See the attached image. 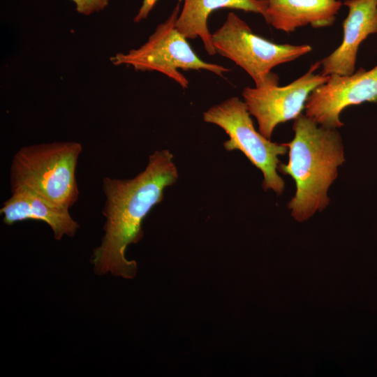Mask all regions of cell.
<instances>
[{
  "instance_id": "6da1fadb",
  "label": "cell",
  "mask_w": 377,
  "mask_h": 377,
  "mask_svg": "<svg viewBox=\"0 0 377 377\" xmlns=\"http://www.w3.org/2000/svg\"><path fill=\"white\" fill-rule=\"evenodd\" d=\"M173 158L169 150H156L145 169L133 179L103 178L105 233L91 259L96 274L110 272L127 279L135 276L137 263L128 260L125 252L129 244L142 239L144 219L163 200L165 188L177 181Z\"/></svg>"
},
{
  "instance_id": "7a4b0ae2",
  "label": "cell",
  "mask_w": 377,
  "mask_h": 377,
  "mask_svg": "<svg viewBox=\"0 0 377 377\" xmlns=\"http://www.w3.org/2000/svg\"><path fill=\"white\" fill-rule=\"evenodd\" d=\"M293 129V139L285 143L289 149L288 162L280 163L278 170L295 182L296 191L288 208L302 222L329 205L327 191L346 159L337 128L320 126L301 114L294 119Z\"/></svg>"
},
{
  "instance_id": "3957f363",
  "label": "cell",
  "mask_w": 377,
  "mask_h": 377,
  "mask_svg": "<svg viewBox=\"0 0 377 377\" xmlns=\"http://www.w3.org/2000/svg\"><path fill=\"white\" fill-rule=\"evenodd\" d=\"M82 150V145L76 142H54L20 148L10 165L11 191L25 188L70 208L79 195L75 171Z\"/></svg>"
},
{
  "instance_id": "277c9868",
  "label": "cell",
  "mask_w": 377,
  "mask_h": 377,
  "mask_svg": "<svg viewBox=\"0 0 377 377\" xmlns=\"http://www.w3.org/2000/svg\"><path fill=\"white\" fill-rule=\"evenodd\" d=\"M182 0H178L171 15L157 26L142 46L119 52L110 58L115 66H132L135 71H157L188 88V80L179 71L205 70L219 76L228 72L223 66L202 60L193 50L187 38L177 29Z\"/></svg>"
},
{
  "instance_id": "5b68a950",
  "label": "cell",
  "mask_w": 377,
  "mask_h": 377,
  "mask_svg": "<svg viewBox=\"0 0 377 377\" xmlns=\"http://www.w3.org/2000/svg\"><path fill=\"white\" fill-rule=\"evenodd\" d=\"M216 52L239 66L260 87L276 74L275 66L297 59L312 50L309 45L277 44L256 35L234 13L212 34Z\"/></svg>"
},
{
  "instance_id": "8992f818",
  "label": "cell",
  "mask_w": 377,
  "mask_h": 377,
  "mask_svg": "<svg viewBox=\"0 0 377 377\" xmlns=\"http://www.w3.org/2000/svg\"><path fill=\"white\" fill-rule=\"evenodd\" d=\"M244 101L230 97L214 105L203 114L207 123L223 128L229 136L223 143L227 151L239 150L263 174V188L281 195L285 188L284 180L277 173L281 163L279 156L285 155L288 147L285 143L273 142L258 132Z\"/></svg>"
},
{
  "instance_id": "52a82bcc",
  "label": "cell",
  "mask_w": 377,
  "mask_h": 377,
  "mask_svg": "<svg viewBox=\"0 0 377 377\" xmlns=\"http://www.w3.org/2000/svg\"><path fill=\"white\" fill-rule=\"evenodd\" d=\"M320 66V61L311 64L306 73L286 86H279L276 75L260 87L243 89L244 103L256 119L258 131L264 137L270 140L278 124L302 114L309 94L329 77L315 73Z\"/></svg>"
},
{
  "instance_id": "ba28073f",
  "label": "cell",
  "mask_w": 377,
  "mask_h": 377,
  "mask_svg": "<svg viewBox=\"0 0 377 377\" xmlns=\"http://www.w3.org/2000/svg\"><path fill=\"white\" fill-rule=\"evenodd\" d=\"M364 102L377 103V66L369 71L360 68L350 75H329L309 94L305 115L320 126L338 128L343 126L341 112Z\"/></svg>"
},
{
  "instance_id": "9c48e42d",
  "label": "cell",
  "mask_w": 377,
  "mask_h": 377,
  "mask_svg": "<svg viewBox=\"0 0 377 377\" xmlns=\"http://www.w3.org/2000/svg\"><path fill=\"white\" fill-rule=\"evenodd\" d=\"M348 14L343 23L341 45L320 61L321 73L350 75L355 71L360 45L377 33V0H346Z\"/></svg>"
},
{
  "instance_id": "30bf717a",
  "label": "cell",
  "mask_w": 377,
  "mask_h": 377,
  "mask_svg": "<svg viewBox=\"0 0 377 377\" xmlns=\"http://www.w3.org/2000/svg\"><path fill=\"white\" fill-rule=\"evenodd\" d=\"M69 208L55 204L25 188L12 190V195L0 209L5 224L29 219L42 221L51 228L54 237H73L80 226L69 213Z\"/></svg>"
},
{
  "instance_id": "8fae6325",
  "label": "cell",
  "mask_w": 377,
  "mask_h": 377,
  "mask_svg": "<svg viewBox=\"0 0 377 377\" xmlns=\"http://www.w3.org/2000/svg\"><path fill=\"white\" fill-rule=\"evenodd\" d=\"M263 16L276 29L290 33L311 25L313 28L332 26L343 3L340 0H265Z\"/></svg>"
},
{
  "instance_id": "7c38bea8",
  "label": "cell",
  "mask_w": 377,
  "mask_h": 377,
  "mask_svg": "<svg viewBox=\"0 0 377 377\" xmlns=\"http://www.w3.org/2000/svg\"><path fill=\"white\" fill-rule=\"evenodd\" d=\"M221 8L242 10L260 14L266 9L265 0H184L183 6L176 21L177 29L187 38H200L209 55L216 54L212 34L207 27L209 15Z\"/></svg>"
},
{
  "instance_id": "4fadbf2b",
  "label": "cell",
  "mask_w": 377,
  "mask_h": 377,
  "mask_svg": "<svg viewBox=\"0 0 377 377\" xmlns=\"http://www.w3.org/2000/svg\"><path fill=\"white\" fill-rule=\"evenodd\" d=\"M75 4L76 11L82 15H89L103 10L109 0H72Z\"/></svg>"
},
{
  "instance_id": "5bb4252c",
  "label": "cell",
  "mask_w": 377,
  "mask_h": 377,
  "mask_svg": "<svg viewBox=\"0 0 377 377\" xmlns=\"http://www.w3.org/2000/svg\"><path fill=\"white\" fill-rule=\"evenodd\" d=\"M158 0H143L133 21L136 23L145 20Z\"/></svg>"
}]
</instances>
